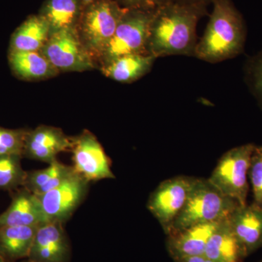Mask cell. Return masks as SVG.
Returning <instances> with one entry per match:
<instances>
[{
    "mask_svg": "<svg viewBox=\"0 0 262 262\" xmlns=\"http://www.w3.org/2000/svg\"><path fill=\"white\" fill-rule=\"evenodd\" d=\"M206 13V7L175 0L155 11L150 27L148 53L161 58L168 56H194L196 28Z\"/></svg>",
    "mask_w": 262,
    "mask_h": 262,
    "instance_id": "1",
    "label": "cell"
},
{
    "mask_svg": "<svg viewBox=\"0 0 262 262\" xmlns=\"http://www.w3.org/2000/svg\"><path fill=\"white\" fill-rule=\"evenodd\" d=\"M213 10L194 56L214 63L239 56L244 51L247 29L232 0H215Z\"/></svg>",
    "mask_w": 262,
    "mask_h": 262,
    "instance_id": "2",
    "label": "cell"
},
{
    "mask_svg": "<svg viewBox=\"0 0 262 262\" xmlns=\"http://www.w3.org/2000/svg\"><path fill=\"white\" fill-rule=\"evenodd\" d=\"M239 205L222 194L208 179L198 178L185 206L166 235L198 224L221 222L228 218Z\"/></svg>",
    "mask_w": 262,
    "mask_h": 262,
    "instance_id": "3",
    "label": "cell"
},
{
    "mask_svg": "<svg viewBox=\"0 0 262 262\" xmlns=\"http://www.w3.org/2000/svg\"><path fill=\"white\" fill-rule=\"evenodd\" d=\"M125 10L116 0H99L83 8L77 31L96 63L113 38Z\"/></svg>",
    "mask_w": 262,
    "mask_h": 262,
    "instance_id": "4",
    "label": "cell"
},
{
    "mask_svg": "<svg viewBox=\"0 0 262 262\" xmlns=\"http://www.w3.org/2000/svg\"><path fill=\"white\" fill-rule=\"evenodd\" d=\"M155 10L126 9L113 38L97 60L100 66L129 54H149L150 27Z\"/></svg>",
    "mask_w": 262,
    "mask_h": 262,
    "instance_id": "5",
    "label": "cell"
},
{
    "mask_svg": "<svg viewBox=\"0 0 262 262\" xmlns=\"http://www.w3.org/2000/svg\"><path fill=\"white\" fill-rule=\"evenodd\" d=\"M256 146L250 143L229 149L222 155L208 179L222 194L241 206L247 204L248 170Z\"/></svg>",
    "mask_w": 262,
    "mask_h": 262,
    "instance_id": "6",
    "label": "cell"
},
{
    "mask_svg": "<svg viewBox=\"0 0 262 262\" xmlns=\"http://www.w3.org/2000/svg\"><path fill=\"white\" fill-rule=\"evenodd\" d=\"M198 178L178 176L160 183L150 194L147 208L165 234L182 211Z\"/></svg>",
    "mask_w": 262,
    "mask_h": 262,
    "instance_id": "7",
    "label": "cell"
},
{
    "mask_svg": "<svg viewBox=\"0 0 262 262\" xmlns=\"http://www.w3.org/2000/svg\"><path fill=\"white\" fill-rule=\"evenodd\" d=\"M40 52L59 72H82L96 68V62L82 44L77 29L53 33Z\"/></svg>",
    "mask_w": 262,
    "mask_h": 262,
    "instance_id": "8",
    "label": "cell"
},
{
    "mask_svg": "<svg viewBox=\"0 0 262 262\" xmlns=\"http://www.w3.org/2000/svg\"><path fill=\"white\" fill-rule=\"evenodd\" d=\"M72 139V167L76 173L89 182L115 179L110 158L92 133L84 130Z\"/></svg>",
    "mask_w": 262,
    "mask_h": 262,
    "instance_id": "9",
    "label": "cell"
},
{
    "mask_svg": "<svg viewBox=\"0 0 262 262\" xmlns=\"http://www.w3.org/2000/svg\"><path fill=\"white\" fill-rule=\"evenodd\" d=\"M89 183L75 173L58 187L37 196L46 223L63 224L68 220L85 196Z\"/></svg>",
    "mask_w": 262,
    "mask_h": 262,
    "instance_id": "10",
    "label": "cell"
},
{
    "mask_svg": "<svg viewBox=\"0 0 262 262\" xmlns=\"http://www.w3.org/2000/svg\"><path fill=\"white\" fill-rule=\"evenodd\" d=\"M72 138L58 127L40 125L26 134L23 155L29 159L51 164L61 152L71 151Z\"/></svg>",
    "mask_w": 262,
    "mask_h": 262,
    "instance_id": "11",
    "label": "cell"
},
{
    "mask_svg": "<svg viewBox=\"0 0 262 262\" xmlns=\"http://www.w3.org/2000/svg\"><path fill=\"white\" fill-rule=\"evenodd\" d=\"M63 224L47 222L38 227L28 259L33 262H69L70 241Z\"/></svg>",
    "mask_w": 262,
    "mask_h": 262,
    "instance_id": "12",
    "label": "cell"
},
{
    "mask_svg": "<svg viewBox=\"0 0 262 262\" xmlns=\"http://www.w3.org/2000/svg\"><path fill=\"white\" fill-rule=\"evenodd\" d=\"M221 222L198 224L167 236L166 248L170 257L174 261L204 255L208 241Z\"/></svg>",
    "mask_w": 262,
    "mask_h": 262,
    "instance_id": "13",
    "label": "cell"
},
{
    "mask_svg": "<svg viewBox=\"0 0 262 262\" xmlns=\"http://www.w3.org/2000/svg\"><path fill=\"white\" fill-rule=\"evenodd\" d=\"M228 220L248 256L262 248V210L252 203L239 205Z\"/></svg>",
    "mask_w": 262,
    "mask_h": 262,
    "instance_id": "14",
    "label": "cell"
},
{
    "mask_svg": "<svg viewBox=\"0 0 262 262\" xmlns=\"http://www.w3.org/2000/svg\"><path fill=\"white\" fill-rule=\"evenodd\" d=\"M46 223L39 198L24 187L15 190L8 209L0 214V227H38Z\"/></svg>",
    "mask_w": 262,
    "mask_h": 262,
    "instance_id": "15",
    "label": "cell"
},
{
    "mask_svg": "<svg viewBox=\"0 0 262 262\" xmlns=\"http://www.w3.org/2000/svg\"><path fill=\"white\" fill-rule=\"evenodd\" d=\"M204 256L213 262H244L248 257L228 218L220 222L207 244Z\"/></svg>",
    "mask_w": 262,
    "mask_h": 262,
    "instance_id": "16",
    "label": "cell"
},
{
    "mask_svg": "<svg viewBox=\"0 0 262 262\" xmlns=\"http://www.w3.org/2000/svg\"><path fill=\"white\" fill-rule=\"evenodd\" d=\"M8 61L13 73L20 80H47L60 73L40 51H9Z\"/></svg>",
    "mask_w": 262,
    "mask_h": 262,
    "instance_id": "17",
    "label": "cell"
},
{
    "mask_svg": "<svg viewBox=\"0 0 262 262\" xmlns=\"http://www.w3.org/2000/svg\"><path fill=\"white\" fill-rule=\"evenodd\" d=\"M155 57L149 54H129L118 57L100 67L108 78L130 83L146 75L154 64Z\"/></svg>",
    "mask_w": 262,
    "mask_h": 262,
    "instance_id": "18",
    "label": "cell"
},
{
    "mask_svg": "<svg viewBox=\"0 0 262 262\" xmlns=\"http://www.w3.org/2000/svg\"><path fill=\"white\" fill-rule=\"evenodd\" d=\"M38 227H0V256L5 262L28 258Z\"/></svg>",
    "mask_w": 262,
    "mask_h": 262,
    "instance_id": "19",
    "label": "cell"
},
{
    "mask_svg": "<svg viewBox=\"0 0 262 262\" xmlns=\"http://www.w3.org/2000/svg\"><path fill=\"white\" fill-rule=\"evenodd\" d=\"M51 35L49 25L40 15H32L15 29L9 51H40Z\"/></svg>",
    "mask_w": 262,
    "mask_h": 262,
    "instance_id": "20",
    "label": "cell"
},
{
    "mask_svg": "<svg viewBox=\"0 0 262 262\" xmlns=\"http://www.w3.org/2000/svg\"><path fill=\"white\" fill-rule=\"evenodd\" d=\"M83 8L80 0H46L38 14L47 21L51 35L77 29Z\"/></svg>",
    "mask_w": 262,
    "mask_h": 262,
    "instance_id": "21",
    "label": "cell"
},
{
    "mask_svg": "<svg viewBox=\"0 0 262 262\" xmlns=\"http://www.w3.org/2000/svg\"><path fill=\"white\" fill-rule=\"evenodd\" d=\"M75 173L73 167L56 160L46 168L27 171L23 187L35 195L41 196L58 187Z\"/></svg>",
    "mask_w": 262,
    "mask_h": 262,
    "instance_id": "22",
    "label": "cell"
},
{
    "mask_svg": "<svg viewBox=\"0 0 262 262\" xmlns=\"http://www.w3.org/2000/svg\"><path fill=\"white\" fill-rule=\"evenodd\" d=\"M23 157L18 155H2L0 156V189L17 190L23 187L27 171L20 163Z\"/></svg>",
    "mask_w": 262,
    "mask_h": 262,
    "instance_id": "23",
    "label": "cell"
},
{
    "mask_svg": "<svg viewBox=\"0 0 262 262\" xmlns=\"http://www.w3.org/2000/svg\"><path fill=\"white\" fill-rule=\"evenodd\" d=\"M248 177L252 188L253 206L262 210V146H256L251 156Z\"/></svg>",
    "mask_w": 262,
    "mask_h": 262,
    "instance_id": "24",
    "label": "cell"
},
{
    "mask_svg": "<svg viewBox=\"0 0 262 262\" xmlns=\"http://www.w3.org/2000/svg\"><path fill=\"white\" fill-rule=\"evenodd\" d=\"M27 132L24 129H7L0 127V156L8 155L22 156Z\"/></svg>",
    "mask_w": 262,
    "mask_h": 262,
    "instance_id": "25",
    "label": "cell"
},
{
    "mask_svg": "<svg viewBox=\"0 0 262 262\" xmlns=\"http://www.w3.org/2000/svg\"><path fill=\"white\" fill-rule=\"evenodd\" d=\"M246 70L248 85L262 107V49L248 62Z\"/></svg>",
    "mask_w": 262,
    "mask_h": 262,
    "instance_id": "26",
    "label": "cell"
},
{
    "mask_svg": "<svg viewBox=\"0 0 262 262\" xmlns=\"http://www.w3.org/2000/svg\"><path fill=\"white\" fill-rule=\"evenodd\" d=\"M120 6L126 9L156 10L175 0H116Z\"/></svg>",
    "mask_w": 262,
    "mask_h": 262,
    "instance_id": "27",
    "label": "cell"
},
{
    "mask_svg": "<svg viewBox=\"0 0 262 262\" xmlns=\"http://www.w3.org/2000/svg\"><path fill=\"white\" fill-rule=\"evenodd\" d=\"M174 262H213L209 258H207L204 255L202 256H190V257H186L179 258V259L174 260Z\"/></svg>",
    "mask_w": 262,
    "mask_h": 262,
    "instance_id": "28",
    "label": "cell"
},
{
    "mask_svg": "<svg viewBox=\"0 0 262 262\" xmlns=\"http://www.w3.org/2000/svg\"><path fill=\"white\" fill-rule=\"evenodd\" d=\"M182 3L187 4L198 5V6L206 7L208 4H212L215 0H178Z\"/></svg>",
    "mask_w": 262,
    "mask_h": 262,
    "instance_id": "29",
    "label": "cell"
},
{
    "mask_svg": "<svg viewBox=\"0 0 262 262\" xmlns=\"http://www.w3.org/2000/svg\"><path fill=\"white\" fill-rule=\"evenodd\" d=\"M80 1L84 8V7L87 6V5L91 4V3H94L95 2L99 1V0H80Z\"/></svg>",
    "mask_w": 262,
    "mask_h": 262,
    "instance_id": "30",
    "label": "cell"
},
{
    "mask_svg": "<svg viewBox=\"0 0 262 262\" xmlns=\"http://www.w3.org/2000/svg\"><path fill=\"white\" fill-rule=\"evenodd\" d=\"M15 262H33L31 261V260L28 259V258H26V259L20 260V261H15Z\"/></svg>",
    "mask_w": 262,
    "mask_h": 262,
    "instance_id": "31",
    "label": "cell"
},
{
    "mask_svg": "<svg viewBox=\"0 0 262 262\" xmlns=\"http://www.w3.org/2000/svg\"><path fill=\"white\" fill-rule=\"evenodd\" d=\"M0 262H5L4 260H3V258L0 256Z\"/></svg>",
    "mask_w": 262,
    "mask_h": 262,
    "instance_id": "32",
    "label": "cell"
},
{
    "mask_svg": "<svg viewBox=\"0 0 262 262\" xmlns=\"http://www.w3.org/2000/svg\"><path fill=\"white\" fill-rule=\"evenodd\" d=\"M258 262H262V260H261V261H258Z\"/></svg>",
    "mask_w": 262,
    "mask_h": 262,
    "instance_id": "33",
    "label": "cell"
},
{
    "mask_svg": "<svg viewBox=\"0 0 262 262\" xmlns=\"http://www.w3.org/2000/svg\"><path fill=\"white\" fill-rule=\"evenodd\" d=\"M261 146H262V145H261Z\"/></svg>",
    "mask_w": 262,
    "mask_h": 262,
    "instance_id": "34",
    "label": "cell"
}]
</instances>
